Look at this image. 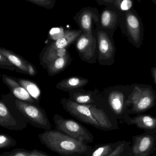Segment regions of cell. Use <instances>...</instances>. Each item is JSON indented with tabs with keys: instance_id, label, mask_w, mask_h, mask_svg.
Segmentation results:
<instances>
[{
	"instance_id": "obj_33",
	"label": "cell",
	"mask_w": 156,
	"mask_h": 156,
	"mask_svg": "<svg viewBox=\"0 0 156 156\" xmlns=\"http://www.w3.org/2000/svg\"><path fill=\"white\" fill-rule=\"evenodd\" d=\"M156 156V155H153V156Z\"/></svg>"
},
{
	"instance_id": "obj_6",
	"label": "cell",
	"mask_w": 156,
	"mask_h": 156,
	"mask_svg": "<svg viewBox=\"0 0 156 156\" xmlns=\"http://www.w3.org/2000/svg\"><path fill=\"white\" fill-rule=\"evenodd\" d=\"M154 103V97L149 91L137 90L127 101V105L130 107L127 110V115L142 113L151 108Z\"/></svg>"
},
{
	"instance_id": "obj_32",
	"label": "cell",
	"mask_w": 156,
	"mask_h": 156,
	"mask_svg": "<svg viewBox=\"0 0 156 156\" xmlns=\"http://www.w3.org/2000/svg\"><path fill=\"white\" fill-rule=\"evenodd\" d=\"M154 78H155V82L156 83V70L154 71Z\"/></svg>"
},
{
	"instance_id": "obj_2",
	"label": "cell",
	"mask_w": 156,
	"mask_h": 156,
	"mask_svg": "<svg viewBox=\"0 0 156 156\" xmlns=\"http://www.w3.org/2000/svg\"><path fill=\"white\" fill-rule=\"evenodd\" d=\"M53 120L56 130L86 144L94 141L93 134L80 123L57 114L54 115Z\"/></svg>"
},
{
	"instance_id": "obj_20",
	"label": "cell",
	"mask_w": 156,
	"mask_h": 156,
	"mask_svg": "<svg viewBox=\"0 0 156 156\" xmlns=\"http://www.w3.org/2000/svg\"><path fill=\"white\" fill-rule=\"evenodd\" d=\"M17 80L19 83L28 91L34 100L39 99L41 96V91L36 83L27 79L17 78Z\"/></svg>"
},
{
	"instance_id": "obj_15",
	"label": "cell",
	"mask_w": 156,
	"mask_h": 156,
	"mask_svg": "<svg viewBox=\"0 0 156 156\" xmlns=\"http://www.w3.org/2000/svg\"><path fill=\"white\" fill-rule=\"evenodd\" d=\"M0 54L9 59V61L15 66L17 69L20 70L22 73L28 74V64L29 62L24 60L20 55L5 48H0Z\"/></svg>"
},
{
	"instance_id": "obj_14",
	"label": "cell",
	"mask_w": 156,
	"mask_h": 156,
	"mask_svg": "<svg viewBox=\"0 0 156 156\" xmlns=\"http://www.w3.org/2000/svg\"><path fill=\"white\" fill-rule=\"evenodd\" d=\"M88 83L86 78L78 76H71L59 82L56 85L57 89L66 91L82 88Z\"/></svg>"
},
{
	"instance_id": "obj_22",
	"label": "cell",
	"mask_w": 156,
	"mask_h": 156,
	"mask_svg": "<svg viewBox=\"0 0 156 156\" xmlns=\"http://www.w3.org/2000/svg\"><path fill=\"white\" fill-rule=\"evenodd\" d=\"M72 101L83 105H90L94 103L90 94L86 93H75L73 95Z\"/></svg>"
},
{
	"instance_id": "obj_3",
	"label": "cell",
	"mask_w": 156,
	"mask_h": 156,
	"mask_svg": "<svg viewBox=\"0 0 156 156\" xmlns=\"http://www.w3.org/2000/svg\"><path fill=\"white\" fill-rule=\"evenodd\" d=\"M17 109L29 119L34 126L45 130L51 129V126L44 109L34 104L17 99L15 101Z\"/></svg>"
},
{
	"instance_id": "obj_1",
	"label": "cell",
	"mask_w": 156,
	"mask_h": 156,
	"mask_svg": "<svg viewBox=\"0 0 156 156\" xmlns=\"http://www.w3.org/2000/svg\"><path fill=\"white\" fill-rule=\"evenodd\" d=\"M38 137L46 147L61 156H85L93 148L56 129L45 130Z\"/></svg>"
},
{
	"instance_id": "obj_27",
	"label": "cell",
	"mask_w": 156,
	"mask_h": 156,
	"mask_svg": "<svg viewBox=\"0 0 156 156\" xmlns=\"http://www.w3.org/2000/svg\"><path fill=\"white\" fill-rule=\"evenodd\" d=\"M112 13L109 11H104L101 15V22L102 26L104 27H108L112 21Z\"/></svg>"
},
{
	"instance_id": "obj_29",
	"label": "cell",
	"mask_w": 156,
	"mask_h": 156,
	"mask_svg": "<svg viewBox=\"0 0 156 156\" xmlns=\"http://www.w3.org/2000/svg\"><path fill=\"white\" fill-rule=\"evenodd\" d=\"M132 6V2L129 0H124L120 2L119 7L122 10L127 11L129 10Z\"/></svg>"
},
{
	"instance_id": "obj_21",
	"label": "cell",
	"mask_w": 156,
	"mask_h": 156,
	"mask_svg": "<svg viewBox=\"0 0 156 156\" xmlns=\"http://www.w3.org/2000/svg\"><path fill=\"white\" fill-rule=\"evenodd\" d=\"M127 25L130 35L135 41H138L139 38L140 24L136 16L129 14L126 19Z\"/></svg>"
},
{
	"instance_id": "obj_5",
	"label": "cell",
	"mask_w": 156,
	"mask_h": 156,
	"mask_svg": "<svg viewBox=\"0 0 156 156\" xmlns=\"http://www.w3.org/2000/svg\"><path fill=\"white\" fill-rule=\"evenodd\" d=\"M61 102L64 109L71 115L81 122L101 129L99 124L92 115L89 105H80L65 98Z\"/></svg>"
},
{
	"instance_id": "obj_9",
	"label": "cell",
	"mask_w": 156,
	"mask_h": 156,
	"mask_svg": "<svg viewBox=\"0 0 156 156\" xmlns=\"http://www.w3.org/2000/svg\"><path fill=\"white\" fill-rule=\"evenodd\" d=\"M82 33L83 31L81 30H66L62 37L55 41L48 46L43 55L60 49L67 48L73 43L76 41Z\"/></svg>"
},
{
	"instance_id": "obj_23",
	"label": "cell",
	"mask_w": 156,
	"mask_h": 156,
	"mask_svg": "<svg viewBox=\"0 0 156 156\" xmlns=\"http://www.w3.org/2000/svg\"><path fill=\"white\" fill-rule=\"evenodd\" d=\"M17 144V141L9 135L3 133L0 135V148L1 149L14 147Z\"/></svg>"
},
{
	"instance_id": "obj_13",
	"label": "cell",
	"mask_w": 156,
	"mask_h": 156,
	"mask_svg": "<svg viewBox=\"0 0 156 156\" xmlns=\"http://www.w3.org/2000/svg\"><path fill=\"white\" fill-rule=\"evenodd\" d=\"M124 96L119 92L111 93L108 98V102L113 115L117 119H122L126 115L124 108Z\"/></svg>"
},
{
	"instance_id": "obj_25",
	"label": "cell",
	"mask_w": 156,
	"mask_h": 156,
	"mask_svg": "<svg viewBox=\"0 0 156 156\" xmlns=\"http://www.w3.org/2000/svg\"><path fill=\"white\" fill-rule=\"evenodd\" d=\"M32 4L47 9H52L55 4V2L50 0H27Z\"/></svg>"
},
{
	"instance_id": "obj_31",
	"label": "cell",
	"mask_w": 156,
	"mask_h": 156,
	"mask_svg": "<svg viewBox=\"0 0 156 156\" xmlns=\"http://www.w3.org/2000/svg\"><path fill=\"white\" fill-rule=\"evenodd\" d=\"M28 75L35 76L37 74V71L34 66L31 63L29 62L28 64Z\"/></svg>"
},
{
	"instance_id": "obj_26",
	"label": "cell",
	"mask_w": 156,
	"mask_h": 156,
	"mask_svg": "<svg viewBox=\"0 0 156 156\" xmlns=\"http://www.w3.org/2000/svg\"><path fill=\"white\" fill-rule=\"evenodd\" d=\"M29 152L23 149H16L10 152H4L1 156H29Z\"/></svg>"
},
{
	"instance_id": "obj_7",
	"label": "cell",
	"mask_w": 156,
	"mask_h": 156,
	"mask_svg": "<svg viewBox=\"0 0 156 156\" xmlns=\"http://www.w3.org/2000/svg\"><path fill=\"white\" fill-rule=\"evenodd\" d=\"M76 48L83 61L89 62L94 55L96 41L93 35L82 33L76 43Z\"/></svg>"
},
{
	"instance_id": "obj_17",
	"label": "cell",
	"mask_w": 156,
	"mask_h": 156,
	"mask_svg": "<svg viewBox=\"0 0 156 156\" xmlns=\"http://www.w3.org/2000/svg\"><path fill=\"white\" fill-rule=\"evenodd\" d=\"M72 60L69 54L64 57H60L55 60L46 67L48 74L50 76H53L60 73L70 64Z\"/></svg>"
},
{
	"instance_id": "obj_4",
	"label": "cell",
	"mask_w": 156,
	"mask_h": 156,
	"mask_svg": "<svg viewBox=\"0 0 156 156\" xmlns=\"http://www.w3.org/2000/svg\"><path fill=\"white\" fill-rule=\"evenodd\" d=\"M156 150V133L145 132L134 136L123 156H151Z\"/></svg>"
},
{
	"instance_id": "obj_30",
	"label": "cell",
	"mask_w": 156,
	"mask_h": 156,
	"mask_svg": "<svg viewBox=\"0 0 156 156\" xmlns=\"http://www.w3.org/2000/svg\"><path fill=\"white\" fill-rule=\"evenodd\" d=\"M29 156H50L44 151L34 149L29 152Z\"/></svg>"
},
{
	"instance_id": "obj_28",
	"label": "cell",
	"mask_w": 156,
	"mask_h": 156,
	"mask_svg": "<svg viewBox=\"0 0 156 156\" xmlns=\"http://www.w3.org/2000/svg\"><path fill=\"white\" fill-rule=\"evenodd\" d=\"M0 66L1 68L9 69L10 70H14L17 67L13 65L9 59H7L5 56L0 54Z\"/></svg>"
},
{
	"instance_id": "obj_18",
	"label": "cell",
	"mask_w": 156,
	"mask_h": 156,
	"mask_svg": "<svg viewBox=\"0 0 156 156\" xmlns=\"http://www.w3.org/2000/svg\"><path fill=\"white\" fill-rule=\"evenodd\" d=\"M98 39L100 58H108L110 55L112 51L108 37L105 33L99 32L98 34Z\"/></svg>"
},
{
	"instance_id": "obj_24",
	"label": "cell",
	"mask_w": 156,
	"mask_h": 156,
	"mask_svg": "<svg viewBox=\"0 0 156 156\" xmlns=\"http://www.w3.org/2000/svg\"><path fill=\"white\" fill-rule=\"evenodd\" d=\"M130 143V141H120L115 149L108 156H123V154L127 149Z\"/></svg>"
},
{
	"instance_id": "obj_12",
	"label": "cell",
	"mask_w": 156,
	"mask_h": 156,
	"mask_svg": "<svg viewBox=\"0 0 156 156\" xmlns=\"http://www.w3.org/2000/svg\"><path fill=\"white\" fill-rule=\"evenodd\" d=\"M89 108L92 115L99 124L101 129L111 130L118 129L117 121L112 120L103 109L98 108L94 105H89Z\"/></svg>"
},
{
	"instance_id": "obj_10",
	"label": "cell",
	"mask_w": 156,
	"mask_h": 156,
	"mask_svg": "<svg viewBox=\"0 0 156 156\" xmlns=\"http://www.w3.org/2000/svg\"><path fill=\"white\" fill-rule=\"evenodd\" d=\"M74 20L83 33L92 35L93 23L97 20L96 15L93 9L90 8H83L76 14Z\"/></svg>"
},
{
	"instance_id": "obj_16",
	"label": "cell",
	"mask_w": 156,
	"mask_h": 156,
	"mask_svg": "<svg viewBox=\"0 0 156 156\" xmlns=\"http://www.w3.org/2000/svg\"><path fill=\"white\" fill-rule=\"evenodd\" d=\"M0 126L10 129H18V124L4 102H0Z\"/></svg>"
},
{
	"instance_id": "obj_19",
	"label": "cell",
	"mask_w": 156,
	"mask_h": 156,
	"mask_svg": "<svg viewBox=\"0 0 156 156\" xmlns=\"http://www.w3.org/2000/svg\"><path fill=\"white\" fill-rule=\"evenodd\" d=\"M120 142V141H118L115 143L97 145L93 148L90 152L85 156H108L113 151Z\"/></svg>"
},
{
	"instance_id": "obj_8",
	"label": "cell",
	"mask_w": 156,
	"mask_h": 156,
	"mask_svg": "<svg viewBox=\"0 0 156 156\" xmlns=\"http://www.w3.org/2000/svg\"><path fill=\"white\" fill-rule=\"evenodd\" d=\"M123 119L128 125H135L145 132L156 133V117L146 114H138L134 117L126 115Z\"/></svg>"
},
{
	"instance_id": "obj_11",
	"label": "cell",
	"mask_w": 156,
	"mask_h": 156,
	"mask_svg": "<svg viewBox=\"0 0 156 156\" xmlns=\"http://www.w3.org/2000/svg\"><path fill=\"white\" fill-rule=\"evenodd\" d=\"M3 82L9 87L14 96L19 100L27 103L34 104L35 100L31 96L28 91L22 86L19 82L5 75L2 76Z\"/></svg>"
}]
</instances>
